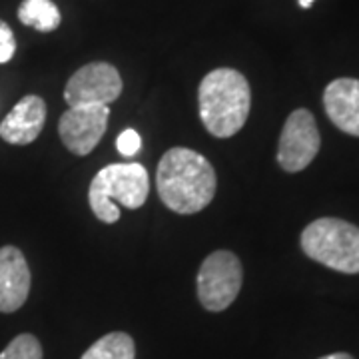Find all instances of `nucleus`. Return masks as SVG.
<instances>
[{"instance_id":"f257e3e1","label":"nucleus","mask_w":359,"mask_h":359,"mask_svg":"<svg viewBox=\"0 0 359 359\" xmlns=\"http://www.w3.org/2000/svg\"><path fill=\"white\" fill-rule=\"evenodd\" d=\"M156 186L172 212L190 216L202 212L216 196V172L208 158L190 148H172L158 164Z\"/></svg>"},{"instance_id":"f03ea898","label":"nucleus","mask_w":359,"mask_h":359,"mask_svg":"<svg viewBox=\"0 0 359 359\" xmlns=\"http://www.w3.org/2000/svg\"><path fill=\"white\" fill-rule=\"evenodd\" d=\"M198 102L205 130L216 138H230L244 128L252 106V90L242 72L216 68L202 80Z\"/></svg>"},{"instance_id":"7ed1b4c3","label":"nucleus","mask_w":359,"mask_h":359,"mask_svg":"<svg viewBox=\"0 0 359 359\" xmlns=\"http://www.w3.org/2000/svg\"><path fill=\"white\" fill-rule=\"evenodd\" d=\"M150 194V178L146 168L138 162L110 164L102 168L90 184L88 202L94 216L114 224L120 219V208L138 210L148 200Z\"/></svg>"},{"instance_id":"20e7f679","label":"nucleus","mask_w":359,"mask_h":359,"mask_svg":"<svg viewBox=\"0 0 359 359\" xmlns=\"http://www.w3.org/2000/svg\"><path fill=\"white\" fill-rule=\"evenodd\" d=\"M304 254L325 268L359 273V228L339 218H320L302 231Z\"/></svg>"},{"instance_id":"39448f33","label":"nucleus","mask_w":359,"mask_h":359,"mask_svg":"<svg viewBox=\"0 0 359 359\" xmlns=\"http://www.w3.org/2000/svg\"><path fill=\"white\" fill-rule=\"evenodd\" d=\"M244 269L236 254L218 250L205 257L198 271V297L208 311H224L242 290Z\"/></svg>"},{"instance_id":"423d86ee","label":"nucleus","mask_w":359,"mask_h":359,"mask_svg":"<svg viewBox=\"0 0 359 359\" xmlns=\"http://www.w3.org/2000/svg\"><path fill=\"white\" fill-rule=\"evenodd\" d=\"M320 148L321 136L313 114L306 108L294 110L283 124L278 146V164L290 174L302 172L313 162Z\"/></svg>"},{"instance_id":"0eeeda50","label":"nucleus","mask_w":359,"mask_h":359,"mask_svg":"<svg viewBox=\"0 0 359 359\" xmlns=\"http://www.w3.org/2000/svg\"><path fill=\"white\" fill-rule=\"evenodd\" d=\"M122 78L116 66L108 62H90L76 70L65 88V100L70 108L78 106H108L122 94Z\"/></svg>"},{"instance_id":"6e6552de","label":"nucleus","mask_w":359,"mask_h":359,"mask_svg":"<svg viewBox=\"0 0 359 359\" xmlns=\"http://www.w3.org/2000/svg\"><path fill=\"white\" fill-rule=\"evenodd\" d=\"M110 108L108 106H78L60 116L58 134L68 152L88 156L108 128Z\"/></svg>"},{"instance_id":"1a4fd4ad","label":"nucleus","mask_w":359,"mask_h":359,"mask_svg":"<svg viewBox=\"0 0 359 359\" xmlns=\"http://www.w3.org/2000/svg\"><path fill=\"white\" fill-rule=\"evenodd\" d=\"M30 268L25 254L14 248H0V311L13 313L25 306L30 294Z\"/></svg>"},{"instance_id":"9d476101","label":"nucleus","mask_w":359,"mask_h":359,"mask_svg":"<svg viewBox=\"0 0 359 359\" xmlns=\"http://www.w3.org/2000/svg\"><path fill=\"white\" fill-rule=\"evenodd\" d=\"M46 122V102L28 94L0 122V138L14 146H26L40 136Z\"/></svg>"},{"instance_id":"9b49d317","label":"nucleus","mask_w":359,"mask_h":359,"mask_svg":"<svg viewBox=\"0 0 359 359\" xmlns=\"http://www.w3.org/2000/svg\"><path fill=\"white\" fill-rule=\"evenodd\" d=\"M323 108L335 128L359 138V80L335 78L323 92Z\"/></svg>"},{"instance_id":"f8f14e48","label":"nucleus","mask_w":359,"mask_h":359,"mask_svg":"<svg viewBox=\"0 0 359 359\" xmlns=\"http://www.w3.org/2000/svg\"><path fill=\"white\" fill-rule=\"evenodd\" d=\"M18 20L40 32H52L62 22V14L52 0H25L18 8Z\"/></svg>"},{"instance_id":"ddd939ff","label":"nucleus","mask_w":359,"mask_h":359,"mask_svg":"<svg viewBox=\"0 0 359 359\" xmlns=\"http://www.w3.org/2000/svg\"><path fill=\"white\" fill-rule=\"evenodd\" d=\"M136 347L134 339L124 332H114L100 337L96 344L84 351L82 359H134Z\"/></svg>"},{"instance_id":"4468645a","label":"nucleus","mask_w":359,"mask_h":359,"mask_svg":"<svg viewBox=\"0 0 359 359\" xmlns=\"http://www.w3.org/2000/svg\"><path fill=\"white\" fill-rule=\"evenodd\" d=\"M0 359H42V346L34 335L20 334L4 347Z\"/></svg>"},{"instance_id":"2eb2a0df","label":"nucleus","mask_w":359,"mask_h":359,"mask_svg":"<svg viewBox=\"0 0 359 359\" xmlns=\"http://www.w3.org/2000/svg\"><path fill=\"white\" fill-rule=\"evenodd\" d=\"M16 52V39H14L11 26L0 20V65L11 62Z\"/></svg>"},{"instance_id":"dca6fc26","label":"nucleus","mask_w":359,"mask_h":359,"mask_svg":"<svg viewBox=\"0 0 359 359\" xmlns=\"http://www.w3.org/2000/svg\"><path fill=\"white\" fill-rule=\"evenodd\" d=\"M116 146H118V152H120L122 156H136L138 152H140V146H142L140 134L132 128L124 130V132L118 136Z\"/></svg>"},{"instance_id":"f3484780","label":"nucleus","mask_w":359,"mask_h":359,"mask_svg":"<svg viewBox=\"0 0 359 359\" xmlns=\"http://www.w3.org/2000/svg\"><path fill=\"white\" fill-rule=\"evenodd\" d=\"M320 359H355L353 355H349V353H344V351H337V353H330V355H323Z\"/></svg>"},{"instance_id":"a211bd4d","label":"nucleus","mask_w":359,"mask_h":359,"mask_svg":"<svg viewBox=\"0 0 359 359\" xmlns=\"http://www.w3.org/2000/svg\"><path fill=\"white\" fill-rule=\"evenodd\" d=\"M313 2H316V0H297V4H299L302 8H311Z\"/></svg>"}]
</instances>
